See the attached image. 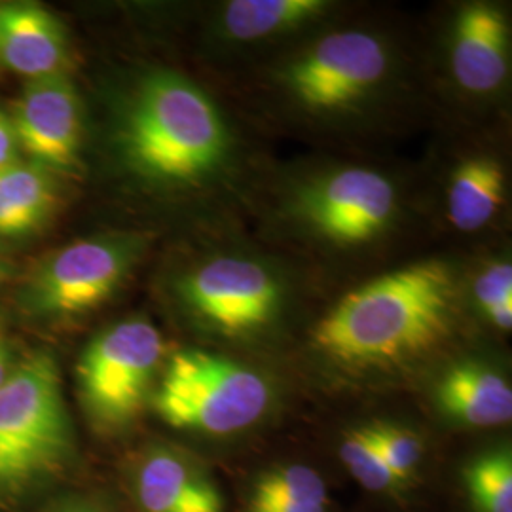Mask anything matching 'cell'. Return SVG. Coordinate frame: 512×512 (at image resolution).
I'll return each instance as SVG.
<instances>
[{
  "instance_id": "1",
  "label": "cell",
  "mask_w": 512,
  "mask_h": 512,
  "mask_svg": "<svg viewBox=\"0 0 512 512\" xmlns=\"http://www.w3.org/2000/svg\"><path fill=\"white\" fill-rule=\"evenodd\" d=\"M454 279L437 260L380 275L346 294L311 332L338 365L387 368L433 351L454 323Z\"/></svg>"
},
{
  "instance_id": "5",
  "label": "cell",
  "mask_w": 512,
  "mask_h": 512,
  "mask_svg": "<svg viewBox=\"0 0 512 512\" xmlns=\"http://www.w3.org/2000/svg\"><path fill=\"white\" fill-rule=\"evenodd\" d=\"M164 357V338L147 319L103 330L78 363L84 408L99 427L120 429L141 412Z\"/></svg>"
},
{
  "instance_id": "14",
  "label": "cell",
  "mask_w": 512,
  "mask_h": 512,
  "mask_svg": "<svg viewBox=\"0 0 512 512\" xmlns=\"http://www.w3.org/2000/svg\"><path fill=\"white\" fill-rule=\"evenodd\" d=\"M442 412L471 427H497L512 418V389L490 366L465 361L452 366L437 389Z\"/></svg>"
},
{
  "instance_id": "25",
  "label": "cell",
  "mask_w": 512,
  "mask_h": 512,
  "mask_svg": "<svg viewBox=\"0 0 512 512\" xmlns=\"http://www.w3.org/2000/svg\"><path fill=\"white\" fill-rule=\"evenodd\" d=\"M12 370H14V366L10 363V349H8V342H6L4 334H2V329H0V387H2L4 382L10 378Z\"/></svg>"
},
{
  "instance_id": "11",
  "label": "cell",
  "mask_w": 512,
  "mask_h": 512,
  "mask_svg": "<svg viewBox=\"0 0 512 512\" xmlns=\"http://www.w3.org/2000/svg\"><path fill=\"white\" fill-rule=\"evenodd\" d=\"M131 488L141 512H224L213 480L173 448L145 452L135 463Z\"/></svg>"
},
{
  "instance_id": "12",
  "label": "cell",
  "mask_w": 512,
  "mask_h": 512,
  "mask_svg": "<svg viewBox=\"0 0 512 512\" xmlns=\"http://www.w3.org/2000/svg\"><path fill=\"white\" fill-rule=\"evenodd\" d=\"M509 23L490 4H469L459 12L452 37V73L463 90L490 93L509 73Z\"/></svg>"
},
{
  "instance_id": "18",
  "label": "cell",
  "mask_w": 512,
  "mask_h": 512,
  "mask_svg": "<svg viewBox=\"0 0 512 512\" xmlns=\"http://www.w3.org/2000/svg\"><path fill=\"white\" fill-rule=\"evenodd\" d=\"M327 10L323 0H234L226 6L224 31L238 40H256L298 27Z\"/></svg>"
},
{
  "instance_id": "13",
  "label": "cell",
  "mask_w": 512,
  "mask_h": 512,
  "mask_svg": "<svg viewBox=\"0 0 512 512\" xmlns=\"http://www.w3.org/2000/svg\"><path fill=\"white\" fill-rule=\"evenodd\" d=\"M69 42L61 21L37 4L0 6V63L29 80L63 73Z\"/></svg>"
},
{
  "instance_id": "19",
  "label": "cell",
  "mask_w": 512,
  "mask_h": 512,
  "mask_svg": "<svg viewBox=\"0 0 512 512\" xmlns=\"http://www.w3.org/2000/svg\"><path fill=\"white\" fill-rule=\"evenodd\" d=\"M463 480L476 512H512V456L499 448L473 459Z\"/></svg>"
},
{
  "instance_id": "15",
  "label": "cell",
  "mask_w": 512,
  "mask_h": 512,
  "mask_svg": "<svg viewBox=\"0 0 512 512\" xmlns=\"http://www.w3.org/2000/svg\"><path fill=\"white\" fill-rule=\"evenodd\" d=\"M52 171L38 164L16 162L0 169V236L31 234L48 219L57 200Z\"/></svg>"
},
{
  "instance_id": "24",
  "label": "cell",
  "mask_w": 512,
  "mask_h": 512,
  "mask_svg": "<svg viewBox=\"0 0 512 512\" xmlns=\"http://www.w3.org/2000/svg\"><path fill=\"white\" fill-rule=\"evenodd\" d=\"M52 512H109L105 505H101L95 499H73L63 505H59Z\"/></svg>"
},
{
  "instance_id": "3",
  "label": "cell",
  "mask_w": 512,
  "mask_h": 512,
  "mask_svg": "<svg viewBox=\"0 0 512 512\" xmlns=\"http://www.w3.org/2000/svg\"><path fill=\"white\" fill-rule=\"evenodd\" d=\"M73 458L59 368L50 353H31L0 387V501L63 475Z\"/></svg>"
},
{
  "instance_id": "9",
  "label": "cell",
  "mask_w": 512,
  "mask_h": 512,
  "mask_svg": "<svg viewBox=\"0 0 512 512\" xmlns=\"http://www.w3.org/2000/svg\"><path fill=\"white\" fill-rule=\"evenodd\" d=\"M304 217L336 243L376 238L395 211V188L382 173L349 167L313 184L302 198Z\"/></svg>"
},
{
  "instance_id": "17",
  "label": "cell",
  "mask_w": 512,
  "mask_h": 512,
  "mask_svg": "<svg viewBox=\"0 0 512 512\" xmlns=\"http://www.w3.org/2000/svg\"><path fill=\"white\" fill-rule=\"evenodd\" d=\"M247 512H329L327 482L302 463L275 467L256 478Z\"/></svg>"
},
{
  "instance_id": "20",
  "label": "cell",
  "mask_w": 512,
  "mask_h": 512,
  "mask_svg": "<svg viewBox=\"0 0 512 512\" xmlns=\"http://www.w3.org/2000/svg\"><path fill=\"white\" fill-rule=\"evenodd\" d=\"M340 459L349 475L374 494H397L404 484L393 475L370 439L368 427H355L340 442Z\"/></svg>"
},
{
  "instance_id": "7",
  "label": "cell",
  "mask_w": 512,
  "mask_h": 512,
  "mask_svg": "<svg viewBox=\"0 0 512 512\" xmlns=\"http://www.w3.org/2000/svg\"><path fill=\"white\" fill-rule=\"evenodd\" d=\"M380 38L361 31L332 33L287 69L294 97L315 110L348 109L372 92L387 73Z\"/></svg>"
},
{
  "instance_id": "10",
  "label": "cell",
  "mask_w": 512,
  "mask_h": 512,
  "mask_svg": "<svg viewBox=\"0 0 512 512\" xmlns=\"http://www.w3.org/2000/svg\"><path fill=\"white\" fill-rule=\"evenodd\" d=\"M12 124L19 148L48 171H71L82 145V105L65 74L29 80L19 95Z\"/></svg>"
},
{
  "instance_id": "6",
  "label": "cell",
  "mask_w": 512,
  "mask_h": 512,
  "mask_svg": "<svg viewBox=\"0 0 512 512\" xmlns=\"http://www.w3.org/2000/svg\"><path fill=\"white\" fill-rule=\"evenodd\" d=\"M137 247L126 239H82L59 249L21 294L29 313L76 317L105 304L133 264Z\"/></svg>"
},
{
  "instance_id": "26",
  "label": "cell",
  "mask_w": 512,
  "mask_h": 512,
  "mask_svg": "<svg viewBox=\"0 0 512 512\" xmlns=\"http://www.w3.org/2000/svg\"><path fill=\"white\" fill-rule=\"evenodd\" d=\"M4 277V264H2V260H0V279Z\"/></svg>"
},
{
  "instance_id": "4",
  "label": "cell",
  "mask_w": 512,
  "mask_h": 512,
  "mask_svg": "<svg viewBox=\"0 0 512 512\" xmlns=\"http://www.w3.org/2000/svg\"><path fill=\"white\" fill-rule=\"evenodd\" d=\"M270 403L272 387L260 372L200 349L171 357L154 399L171 427L213 437L253 427Z\"/></svg>"
},
{
  "instance_id": "21",
  "label": "cell",
  "mask_w": 512,
  "mask_h": 512,
  "mask_svg": "<svg viewBox=\"0 0 512 512\" xmlns=\"http://www.w3.org/2000/svg\"><path fill=\"white\" fill-rule=\"evenodd\" d=\"M366 427L387 469L406 486L420 469L423 458L420 437L414 431L393 423H372Z\"/></svg>"
},
{
  "instance_id": "23",
  "label": "cell",
  "mask_w": 512,
  "mask_h": 512,
  "mask_svg": "<svg viewBox=\"0 0 512 512\" xmlns=\"http://www.w3.org/2000/svg\"><path fill=\"white\" fill-rule=\"evenodd\" d=\"M18 150V137H16L12 118H8L0 110V169H6L19 162Z\"/></svg>"
},
{
  "instance_id": "22",
  "label": "cell",
  "mask_w": 512,
  "mask_h": 512,
  "mask_svg": "<svg viewBox=\"0 0 512 512\" xmlns=\"http://www.w3.org/2000/svg\"><path fill=\"white\" fill-rule=\"evenodd\" d=\"M475 296L480 310L497 329L512 327V266L509 262H495L478 275Z\"/></svg>"
},
{
  "instance_id": "2",
  "label": "cell",
  "mask_w": 512,
  "mask_h": 512,
  "mask_svg": "<svg viewBox=\"0 0 512 512\" xmlns=\"http://www.w3.org/2000/svg\"><path fill=\"white\" fill-rule=\"evenodd\" d=\"M129 165L152 181L194 183L217 171L230 147L219 109L190 80L148 76L120 131Z\"/></svg>"
},
{
  "instance_id": "8",
  "label": "cell",
  "mask_w": 512,
  "mask_h": 512,
  "mask_svg": "<svg viewBox=\"0 0 512 512\" xmlns=\"http://www.w3.org/2000/svg\"><path fill=\"white\" fill-rule=\"evenodd\" d=\"M183 298L207 325L239 336L260 330L274 319L281 291L272 272L260 262L219 256L184 279Z\"/></svg>"
},
{
  "instance_id": "16",
  "label": "cell",
  "mask_w": 512,
  "mask_h": 512,
  "mask_svg": "<svg viewBox=\"0 0 512 512\" xmlns=\"http://www.w3.org/2000/svg\"><path fill=\"white\" fill-rule=\"evenodd\" d=\"M505 194V171L494 158H469L452 175L448 219L461 232L484 228L499 211Z\"/></svg>"
}]
</instances>
